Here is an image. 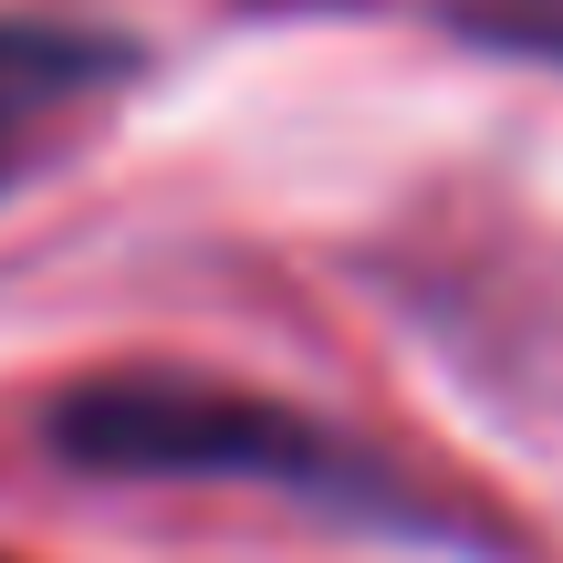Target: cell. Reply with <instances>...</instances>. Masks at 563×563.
Masks as SVG:
<instances>
[{"mask_svg":"<svg viewBox=\"0 0 563 563\" xmlns=\"http://www.w3.org/2000/svg\"><path fill=\"white\" fill-rule=\"evenodd\" d=\"M53 428L84 470H241V481L323 490V501H355L365 490L355 449H334L323 428L282 418V407L209 397V386H95Z\"/></svg>","mask_w":563,"mask_h":563,"instance_id":"cell-1","label":"cell"},{"mask_svg":"<svg viewBox=\"0 0 563 563\" xmlns=\"http://www.w3.org/2000/svg\"><path fill=\"white\" fill-rule=\"evenodd\" d=\"M11 157H21V146H11V136H0V178H11Z\"/></svg>","mask_w":563,"mask_h":563,"instance_id":"cell-4","label":"cell"},{"mask_svg":"<svg viewBox=\"0 0 563 563\" xmlns=\"http://www.w3.org/2000/svg\"><path fill=\"white\" fill-rule=\"evenodd\" d=\"M449 11H460L481 42H501V53H543V63H563V0H449Z\"/></svg>","mask_w":563,"mask_h":563,"instance_id":"cell-3","label":"cell"},{"mask_svg":"<svg viewBox=\"0 0 563 563\" xmlns=\"http://www.w3.org/2000/svg\"><path fill=\"white\" fill-rule=\"evenodd\" d=\"M125 53L104 32H74V21H0V136L21 146V125L63 115L74 95L115 84Z\"/></svg>","mask_w":563,"mask_h":563,"instance_id":"cell-2","label":"cell"}]
</instances>
